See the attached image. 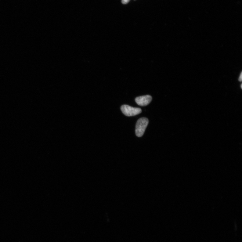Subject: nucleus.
<instances>
[{
	"label": "nucleus",
	"instance_id": "nucleus-1",
	"mask_svg": "<svg viewBox=\"0 0 242 242\" xmlns=\"http://www.w3.org/2000/svg\"><path fill=\"white\" fill-rule=\"evenodd\" d=\"M149 123L148 118H141L138 119L135 125V133L137 136L141 137L144 135Z\"/></svg>",
	"mask_w": 242,
	"mask_h": 242
},
{
	"label": "nucleus",
	"instance_id": "nucleus-2",
	"mask_svg": "<svg viewBox=\"0 0 242 242\" xmlns=\"http://www.w3.org/2000/svg\"><path fill=\"white\" fill-rule=\"evenodd\" d=\"M121 110L125 115L127 117H132L140 114L142 112L141 109L135 108L126 105L121 106Z\"/></svg>",
	"mask_w": 242,
	"mask_h": 242
},
{
	"label": "nucleus",
	"instance_id": "nucleus-3",
	"mask_svg": "<svg viewBox=\"0 0 242 242\" xmlns=\"http://www.w3.org/2000/svg\"><path fill=\"white\" fill-rule=\"evenodd\" d=\"M152 99L151 96L147 95L137 97L135 101L138 105L141 107H145L150 104Z\"/></svg>",
	"mask_w": 242,
	"mask_h": 242
},
{
	"label": "nucleus",
	"instance_id": "nucleus-4",
	"mask_svg": "<svg viewBox=\"0 0 242 242\" xmlns=\"http://www.w3.org/2000/svg\"><path fill=\"white\" fill-rule=\"evenodd\" d=\"M130 1V0H122V3L124 4H126Z\"/></svg>",
	"mask_w": 242,
	"mask_h": 242
},
{
	"label": "nucleus",
	"instance_id": "nucleus-5",
	"mask_svg": "<svg viewBox=\"0 0 242 242\" xmlns=\"http://www.w3.org/2000/svg\"><path fill=\"white\" fill-rule=\"evenodd\" d=\"M242 72H241L240 74L239 78V81H242Z\"/></svg>",
	"mask_w": 242,
	"mask_h": 242
},
{
	"label": "nucleus",
	"instance_id": "nucleus-6",
	"mask_svg": "<svg viewBox=\"0 0 242 242\" xmlns=\"http://www.w3.org/2000/svg\"><path fill=\"white\" fill-rule=\"evenodd\" d=\"M241 88H242V85H241Z\"/></svg>",
	"mask_w": 242,
	"mask_h": 242
}]
</instances>
